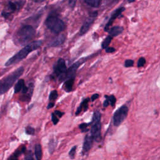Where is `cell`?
<instances>
[{"mask_svg": "<svg viewBox=\"0 0 160 160\" xmlns=\"http://www.w3.org/2000/svg\"><path fill=\"white\" fill-rule=\"evenodd\" d=\"M98 98H99V94H94L92 95V96H91V101H94V100H96Z\"/></svg>", "mask_w": 160, "mask_h": 160, "instance_id": "35", "label": "cell"}, {"mask_svg": "<svg viewBox=\"0 0 160 160\" xmlns=\"http://www.w3.org/2000/svg\"><path fill=\"white\" fill-rule=\"evenodd\" d=\"M32 158H33L32 152H31V151H28L26 155L25 159H32Z\"/></svg>", "mask_w": 160, "mask_h": 160, "instance_id": "30", "label": "cell"}, {"mask_svg": "<svg viewBox=\"0 0 160 160\" xmlns=\"http://www.w3.org/2000/svg\"><path fill=\"white\" fill-rule=\"evenodd\" d=\"M124 10H125V8H124V7H121V8H118L117 9H116V10L114 11V12H113V13L112 14V15H111V17L110 19L109 20L108 22L106 24V26H105V28H104V30H105L106 31H108L109 28V26L112 24L113 21H114V19H116L119 15H121V14Z\"/></svg>", "mask_w": 160, "mask_h": 160, "instance_id": "9", "label": "cell"}, {"mask_svg": "<svg viewBox=\"0 0 160 160\" xmlns=\"http://www.w3.org/2000/svg\"><path fill=\"white\" fill-rule=\"evenodd\" d=\"M101 113L99 111H95L93 114L92 126L91 128V134L94 139L99 141L101 139Z\"/></svg>", "mask_w": 160, "mask_h": 160, "instance_id": "5", "label": "cell"}, {"mask_svg": "<svg viewBox=\"0 0 160 160\" xmlns=\"http://www.w3.org/2000/svg\"><path fill=\"white\" fill-rule=\"evenodd\" d=\"M24 72V68L19 67L0 80V95L6 93L19 78Z\"/></svg>", "mask_w": 160, "mask_h": 160, "instance_id": "2", "label": "cell"}, {"mask_svg": "<svg viewBox=\"0 0 160 160\" xmlns=\"http://www.w3.org/2000/svg\"><path fill=\"white\" fill-rule=\"evenodd\" d=\"M25 149H26V147L24 146H22L20 149H17L14 152L13 155H12V157L10 158L17 159L18 158V156H19L22 153H23L25 151Z\"/></svg>", "mask_w": 160, "mask_h": 160, "instance_id": "18", "label": "cell"}, {"mask_svg": "<svg viewBox=\"0 0 160 160\" xmlns=\"http://www.w3.org/2000/svg\"><path fill=\"white\" fill-rule=\"evenodd\" d=\"M54 102H49V103L48 104V106H47V109H49L52 108V107H54Z\"/></svg>", "mask_w": 160, "mask_h": 160, "instance_id": "36", "label": "cell"}, {"mask_svg": "<svg viewBox=\"0 0 160 160\" xmlns=\"http://www.w3.org/2000/svg\"><path fill=\"white\" fill-rule=\"evenodd\" d=\"M42 45V41L38 40L31 42L26 44L24 48H22L19 52L15 54L13 56L9 58L5 63L6 66H9L11 65L14 64L19 61H22L26 58L28 55L32 51L39 48Z\"/></svg>", "mask_w": 160, "mask_h": 160, "instance_id": "1", "label": "cell"}, {"mask_svg": "<svg viewBox=\"0 0 160 160\" xmlns=\"http://www.w3.org/2000/svg\"><path fill=\"white\" fill-rule=\"evenodd\" d=\"M66 39V36L64 34H60L56 38H55L53 41H52L49 44V46L51 47H56L61 46L62 44Z\"/></svg>", "mask_w": 160, "mask_h": 160, "instance_id": "11", "label": "cell"}, {"mask_svg": "<svg viewBox=\"0 0 160 160\" xmlns=\"http://www.w3.org/2000/svg\"><path fill=\"white\" fill-rule=\"evenodd\" d=\"M51 120L52 121V123L54 125H56L58 122V121H59L58 116L54 113H52L51 114Z\"/></svg>", "mask_w": 160, "mask_h": 160, "instance_id": "26", "label": "cell"}, {"mask_svg": "<svg viewBox=\"0 0 160 160\" xmlns=\"http://www.w3.org/2000/svg\"><path fill=\"white\" fill-rule=\"evenodd\" d=\"M74 82V77H71L66 80V81L64 83V87L66 91L70 92L72 91Z\"/></svg>", "mask_w": 160, "mask_h": 160, "instance_id": "13", "label": "cell"}, {"mask_svg": "<svg viewBox=\"0 0 160 160\" xmlns=\"http://www.w3.org/2000/svg\"><path fill=\"white\" fill-rule=\"evenodd\" d=\"M32 1H34L36 2H41L44 1L45 0H32Z\"/></svg>", "mask_w": 160, "mask_h": 160, "instance_id": "38", "label": "cell"}, {"mask_svg": "<svg viewBox=\"0 0 160 160\" xmlns=\"http://www.w3.org/2000/svg\"><path fill=\"white\" fill-rule=\"evenodd\" d=\"M76 148H77V146H73V147L71 149V150H70L69 152V157H70L71 159L74 158Z\"/></svg>", "mask_w": 160, "mask_h": 160, "instance_id": "23", "label": "cell"}, {"mask_svg": "<svg viewBox=\"0 0 160 160\" xmlns=\"http://www.w3.org/2000/svg\"><path fill=\"white\" fill-rule=\"evenodd\" d=\"M109 101L106 99L104 101V103H103V106H104V107H107V106L109 105Z\"/></svg>", "mask_w": 160, "mask_h": 160, "instance_id": "37", "label": "cell"}, {"mask_svg": "<svg viewBox=\"0 0 160 160\" xmlns=\"http://www.w3.org/2000/svg\"><path fill=\"white\" fill-rule=\"evenodd\" d=\"M123 31V28L121 26H114L112 28H111L109 29V35L111 36L112 37H114V36H117L119 34H120L121 33H122V32Z\"/></svg>", "mask_w": 160, "mask_h": 160, "instance_id": "12", "label": "cell"}, {"mask_svg": "<svg viewBox=\"0 0 160 160\" xmlns=\"http://www.w3.org/2000/svg\"><path fill=\"white\" fill-rule=\"evenodd\" d=\"M56 141H55V139H54V138H52L49 140V142L48 143V149L50 154H52L54 152V151L56 146Z\"/></svg>", "mask_w": 160, "mask_h": 160, "instance_id": "17", "label": "cell"}, {"mask_svg": "<svg viewBox=\"0 0 160 160\" xmlns=\"http://www.w3.org/2000/svg\"><path fill=\"white\" fill-rule=\"evenodd\" d=\"M85 2L92 8H98L101 3V0H84Z\"/></svg>", "mask_w": 160, "mask_h": 160, "instance_id": "16", "label": "cell"}, {"mask_svg": "<svg viewBox=\"0 0 160 160\" xmlns=\"http://www.w3.org/2000/svg\"><path fill=\"white\" fill-rule=\"evenodd\" d=\"M90 123H81L79 124V129L81 130L82 132H85V131H87L88 129H87V128L88 126H89Z\"/></svg>", "mask_w": 160, "mask_h": 160, "instance_id": "24", "label": "cell"}, {"mask_svg": "<svg viewBox=\"0 0 160 160\" xmlns=\"http://www.w3.org/2000/svg\"><path fill=\"white\" fill-rule=\"evenodd\" d=\"M58 96V94L56 90H53L51 92V93L49 94V100H56L57 99Z\"/></svg>", "mask_w": 160, "mask_h": 160, "instance_id": "20", "label": "cell"}, {"mask_svg": "<svg viewBox=\"0 0 160 160\" xmlns=\"http://www.w3.org/2000/svg\"><path fill=\"white\" fill-rule=\"evenodd\" d=\"M9 8L12 11H15L18 8V6L16 5V4L14 3V2H9Z\"/></svg>", "mask_w": 160, "mask_h": 160, "instance_id": "28", "label": "cell"}, {"mask_svg": "<svg viewBox=\"0 0 160 160\" xmlns=\"http://www.w3.org/2000/svg\"><path fill=\"white\" fill-rule=\"evenodd\" d=\"M146 62V60L144 58H140L138 61V67H141Z\"/></svg>", "mask_w": 160, "mask_h": 160, "instance_id": "27", "label": "cell"}, {"mask_svg": "<svg viewBox=\"0 0 160 160\" xmlns=\"http://www.w3.org/2000/svg\"><path fill=\"white\" fill-rule=\"evenodd\" d=\"M97 16H98V12L97 11L93 12H92L91 14H89V16L86 19V20L84 21V22L83 23L82 26L81 28L80 32H79L80 35H84L85 33L87 32V31L90 28L91 24L93 23V22L95 20Z\"/></svg>", "mask_w": 160, "mask_h": 160, "instance_id": "8", "label": "cell"}, {"mask_svg": "<svg viewBox=\"0 0 160 160\" xmlns=\"http://www.w3.org/2000/svg\"><path fill=\"white\" fill-rule=\"evenodd\" d=\"M34 154L36 159L40 160L42 158V148L40 144H37L34 148Z\"/></svg>", "mask_w": 160, "mask_h": 160, "instance_id": "14", "label": "cell"}, {"mask_svg": "<svg viewBox=\"0 0 160 160\" xmlns=\"http://www.w3.org/2000/svg\"><path fill=\"white\" fill-rule=\"evenodd\" d=\"M133 63H134V61L132 60H131V59H127L126 60L125 62H124V66L126 67H131L133 65Z\"/></svg>", "mask_w": 160, "mask_h": 160, "instance_id": "29", "label": "cell"}, {"mask_svg": "<svg viewBox=\"0 0 160 160\" xmlns=\"http://www.w3.org/2000/svg\"><path fill=\"white\" fill-rule=\"evenodd\" d=\"M82 106L80 104V106L78 108V109H77V110H76V116H78V115H79L80 113H81V112L82 111Z\"/></svg>", "mask_w": 160, "mask_h": 160, "instance_id": "33", "label": "cell"}, {"mask_svg": "<svg viewBox=\"0 0 160 160\" xmlns=\"http://www.w3.org/2000/svg\"><path fill=\"white\" fill-rule=\"evenodd\" d=\"M35 33V29L32 26L25 25L17 31L16 41L21 45L28 44L34 38Z\"/></svg>", "mask_w": 160, "mask_h": 160, "instance_id": "3", "label": "cell"}, {"mask_svg": "<svg viewBox=\"0 0 160 160\" xmlns=\"http://www.w3.org/2000/svg\"><path fill=\"white\" fill-rule=\"evenodd\" d=\"M111 40H112V36H111L109 35V36H107V37L105 38V39L103 41V42H102V44H101L102 48L105 49V48H108V46H109V44H110Z\"/></svg>", "mask_w": 160, "mask_h": 160, "instance_id": "19", "label": "cell"}, {"mask_svg": "<svg viewBox=\"0 0 160 160\" xmlns=\"http://www.w3.org/2000/svg\"><path fill=\"white\" fill-rule=\"evenodd\" d=\"M128 112V108L126 106H121L114 113L113 116V123L114 126L120 125L126 119Z\"/></svg>", "mask_w": 160, "mask_h": 160, "instance_id": "7", "label": "cell"}, {"mask_svg": "<svg viewBox=\"0 0 160 160\" xmlns=\"http://www.w3.org/2000/svg\"><path fill=\"white\" fill-rule=\"evenodd\" d=\"M24 86H25L24 80L22 79H19L18 81L17 82V83L16 84V85L14 86V92L15 93H18V92L21 91Z\"/></svg>", "mask_w": 160, "mask_h": 160, "instance_id": "15", "label": "cell"}, {"mask_svg": "<svg viewBox=\"0 0 160 160\" xmlns=\"http://www.w3.org/2000/svg\"><path fill=\"white\" fill-rule=\"evenodd\" d=\"M46 27L53 33L59 34L65 29L66 25L63 21L56 15L50 14L46 19Z\"/></svg>", "mask_w": 160, "mask_h": 160, "instance_id": "4", "label": "cell"}, {"mask_svg": "<svg viewBox=\"0 0 160 160\" xmlns=\"http://www.w3.org/2000/svg\"><path fill=\"white\" fill-rule=\"evenodd\" d=\"M54 74L60 80H65L67 73V67L64 59L59 58L53 67Z\"/></svg>", "mask_w": 160, "mask_h": 160, "instance_id": "6", "label": "cell"}, {"mask_svg": "<svg viewBox=\"0 0 160 160\" xmlns=\"http://www.w3.org/2000/svg\"><path fill=\"white\" fill-rule=\"evenodd\" d=\"M88 102H89V99H88V98L85 99L84 100H83V101L81 102V105L82 106V109H84V111H86V109H88Z\"/></svg>", "mask_w": 160, "mask_h": 160, "instance_id": "25", "label": "cell"}, {"mask_svg": "<svg viewBox=\"0 0 160 160\" xmlns=\"http://www.w3.org/2000/svg\"><path fill=\"white\" fill-rule=\"evenodd\" d=\"M94 138L92 135H86L85 136L83 146H82V151L84 152H86L90 150L92 147Z\"/></svg>", "mask_w": 160, "mask_h": 160, "instance_id": "10", "label": "cell"}, {"mask_svg": "<svg viewBox=\"0 0 160 160\" xmlns=\"http://www.w3.org/2000/svg\"><path fill=\"white\" fill-rule=\"evenodd\" d=\"M77 0H69V4L71 8H74Z\"/></svg>", "mask_w": 160, "mask_h": 160, "instance_id": "32", "label": "cell"}, {"mask_svg": "<svg viewBox=\"0 0 160 160\" xmlns=\"http://www.w3.org/2000/svg\"><path fill=\"white\" fill-rule=\"evenodd\" d=\"M115 51V48H112V47H108V48H106V52H108V53H109V52H114Z\"/></svg>", "mask_w": 160, "mask_h": 160, "instance_id": "31", "label": "cell"}, {"mask_svg": "<svg viewBox=\"0 0 160 160\" xmlns=\"http://www.w3.org/2000/svg\"><path fill=\"white\" fill-rule=\"evenodd\" d=\"M135 1V0H128V1L129 2H132V1Z\"/></svg>", "mask_w": 160, "mask_h": 160, "instance_id": "39", "label": "cell"}, {"mask_svg": "<svg viewBox=\"0 0 160 160\" xmlns=\"http://www.w3.org/2000/svg\"><path fill=\"white\" fill-rule=\"evenodd\" d=\"M25 130H26V133L28 134H29V135H33L35 133L34 128L31 126H29L26 127Z\"/></svg>", "mask_w": 160, "mask_h": 160, "instance_id": "22", "label": "cell"}, {"mask_svg": "<svg viewBox=\"0 0 160 160\" xmlns=\"http://www.w3.org/2000/svg\"><path fill=\"white\" fill-rule=\"evenodd\" d=\"M54 114L57 116H58L59 118H61L62 117V114H64L62 112H61V111H55V112H54Z\"/></svg>", "mask_w": 160, "mask_h": 160, "instance_id": "34", "label": "cell"}, {"mask_svg": "<svg viewBox=\"0 0 160 160\" xmlns=\"http://www.w3.org/2000/svg\"><path fill=\"white\" fill-rule=\"evenodd\" d=\"M106 98L109 101V103L111 104V106H114V104L116 102V98L113 96V95H111V96H105Z\"/></svg>", "mask_w": 160, "mask_h": 160, "instance_id": "21", "label": "cell"}]
</instances>
